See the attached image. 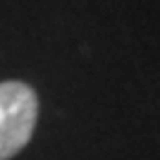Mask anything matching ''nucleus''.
I'll list each match as a JSON object with an SVG mask.
<instances>
[{
    "label": "nucleus",
    "instance_id": "1",
    "mask_svg": "<svg viewBox=\"0 0 160 160\" xmlns=\"http://www.w3.org/2000/svg\"><path fill=\"white\" fill-rule=\"evenodd\" d=\"M38 122V93L24 81H0V160L22 153Z\"/></svg>",
    "mask_w": 160,
    "mask_h": 160
}]
</instances>
